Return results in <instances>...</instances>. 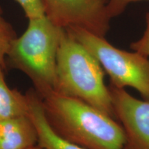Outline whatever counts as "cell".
I'll list each match as a JSON object with an SVG mask.
<instances>
[{
	"label": "cell",
	"instance_id": "3957f363",
	"mask_svg": "<svg viewBox=\"0 0 149 149\" xmlns=\"http://www.w3.org/2000/svg\"><path fill=\"white\" fill-rule=\"evenodd\" d=\"M29 20L25 32L10 46L6 66L27 75L43 97L55 90L57 52L64 29L46 15Z\"/></svg>",
	"mask_w": 149,
	"mask_h": 149
},
{
	"label": "cell",
	"instance_id": "5b68a950",
	"mask_svg": "<svg viewBox=\"0 0 149 149\" xmlns=\"http://www.w3.org/2000/svg\"><path fill=\"white\" fill-rule=\"evenodd\" d=\"M109 0H43L45 15L61 29L77 28L105 37L110 29Z\"/></svg>",
	"mask_w": 149,
	"mask_h": 149
},
{
	"label": "cell",
	"instance_id": "8fae6325",
	"mask_svg": "<svg viewBox=\"0 0 149 149\" xmlns=\"http://www.w3.org/2000/svg\"><path fill=\"white\" fill-rule=\"evenodd\" d=\"M23 9L29 19L45 15L43 0H15Z\"/></svg>",
	"mask_w": 149,
	"mask_h": 149
},
{
	"label": "cell",
	"instance_id": "7a4b0ae2",
	"mask_svg": "<svg viewBox=\"0 0 149 149\" xmlns=\"http://www.w3.org/2000/svg\"><path fill=\"white\" fill-rule=\"evenodd\" d=\"M105 72L92 53L64 29L57 56L55 93L77 99L116 120Z\"/></svg>",
	"mask_w": 149,
	"mask_h": 149
},
{
	"label": "cell",
	"instance_id": "5bb4252c",
	"mask_svg": "<svg viewBox=\"0 0 149 149\" xmlns=\"http://www.w3.org/2000/svg\"><path fill=\"white\" fill-rule=\"evenodd\" d=\"M28 149H45V148H42V146H39V145L37 144V145H36V146H33V147H31V148H28Z\"/></svg>",
	"mask_w": 149,
	"mask_h": 149
},
{
	"label": "cell",
	"instance_id": "8992f818",
	"mask_svg": "<svg viewBox=\"0 0 149 149\" xmlns=\"http://www.w3.org/2000/svg\"><path fill=\"white\" fill-rule=\"evenodd\" d=\"M116 120L124 128V149H149V101L134 97L124 88L109 86Z\"/></svg>",
	"mask_w": 149,
	"mask_h": 149
},
{
	"label": "cell",
	"instance_id": "ba28073f",
	"mask_svg": "<svg viewBox=\"0 0 149 149\" xmlns=\"http://www.w3.org/2000/svg\"><path fill=\"white\" fill-rule=\"evenodd\" d=\"M29 104V115L32 119L38 134L39 146L45 149H84L61 138L46 120L42 107V97L34 90L26 93Z\"/></svg>",
	"mask_w": 149,
	"mask_h": 149
},
{
	"label": "cell",
	"instance_id": "7c38bea8",
	"mask_svg": "<svg viewBox=\"0 0 149 149\" xmlns=\"http://www.w3.org/2000/svg\"><path fill=\"white\" fill-rule=\"evenodd\" d=\"M146 27L144 34L138 40L130 44V48L133 51L141 54L149 58V13L146 16Z\"/></svg>",
	"mask_w": 149,
	"mask_h": 149
},
{
	"label": "cell",
	"instance_id": "6da1fadb",
	"mask_svg": "<svg viewBox=\"0 0 149 149\" xmlns=\"http://www.w3.org/2000/svg\"><path fill=\"white\" fill-rule=\"evenodd\" d=\"M46 120L61 138L84 149H124L120 122L77 99L55 93L42 97Z\"/></svg>",
	"mask_w": 149,
	"mask_h": 149
},
{
	"label": "cell",
	"instance_id": "30bf717a",
	"mask_svg": "<svg viewBox=\"0 0 149 149\" xmlns=\"http://www.w3.org/2000/svg\"><path fill=\"white\" fill-rule=\"evenodd\" d=\"M17 36L13 27L3 15L0 6V65L6 68V57L10 46Z\"/></svg>",
	"mask_w": 149,
	"mask_h": 149
},
{
	"label": "cell",
	"instance_id": "277c9868",
	"mask_svg": "<svg viewBox=\"0 0 149 149\" xmlns=\"http://www.w3.org/2000/svg\"><path fill=\"white\" fill-rule=\"evenodd\" d=\"M97 59L109 77L110 85L130 87L149 101V58L137 52L115 47L106 40L77 28L65 29Z\"/></svg>",
	"mask_w": 149,
	"mask_h": 149
},
{
	"label": "cell",
	"instance_id": "52a82bcc",
	"mask_svg": "<svg viewBox=\"0 0 149 149\" xmlns=\"http://www.w3.org/2000/svg\"><path fill=\"white\" fill-rule=\"evenodd\" d=\"M37 143L38 134L29 113L0 121V149H28Z\"/></svg>",
	"mask_w": 149,
	"mask_h": 149
},
{
	"label": "cell",
	"instance_id": "9c48e42d",
	"mask_svg": "<svg viewBox=\"0 0 149 149\" xmlns=\"http://www.w3.org/2000/svg\"><path fill=\"white\" fill-rule=\"evenodd\" d=\"M4 70L0 65V121L29 113L26 95L8 86L5 79Z\"/></svg>",
	"mask_w": 149,
	"mask_h": 149
},
{
	"label": "cell",
	"instance_id": "4fadbf2b",
	"mask_svg": "<svg viewBox=\"0 0 149 149\" xmlns=\"http://www.w3.org/2000/svg\"><path fill=\"white\" fill-rule=\"evenodd\" d=\"M142 0H109L107 10L111 19L120 15L125 10L126 6L132 2Z\"/></svg>",
	"mask_w": 149,
	"mask_h": 149
}]
</instances>
